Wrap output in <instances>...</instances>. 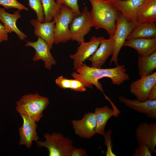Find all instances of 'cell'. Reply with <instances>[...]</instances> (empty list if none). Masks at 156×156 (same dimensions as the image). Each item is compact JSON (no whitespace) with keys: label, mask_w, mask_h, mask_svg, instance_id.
<instances>
[{"label":"cell","mask_w":156,"mask_h":156,"mask_svg":"<svg viewBox=\"0 0 156 156\" xmlns=\"http://www.w3.org/2000/svg\"><path fill=\"white\" fill-rule=\"evenodd\" d=\"M126 70L124 65H118L113 68H101L90 67L83 63L76 69L77 72H73L71 75L74 79L87 84L90 88H93V85H94L105 95L102 85L99 80L108 77L111 79V82L113 84L120 85L129 79V75L126 72Z\"/></svg>","instance_id":"6da1fadb"},{"label":"cell","mask_w":156,"mask_h":156,"mask_svg":"<svg viewBox=\"0 0 156 156\" xmlns=\"http://www.w3.org/2000/svg\"><path fill=\"white\" fill-rule=\"evenodd\" d=\"M92 6L91 12L93 27L96 29L103 28L109 37L113 36L119 12L113 4L104 0H89Z\"/></svg>","instance_id":"7a4b0ae2"},{"label":"cell","mask_w":156,"mask_h":156,"mask_svg":"<svg viewBox=\"0 0 156 156\" xmlns=\"http://www.w3.org/2000/svg\"><path fill=\"white\" fill-rule=\"evenodd\" d=\"M49 103L47 97L37 93L25 94L16 102V110L20 114L29 116L37 122L43 116V112Z\"/></svg>","instance_id":"3957f363"},{"label":"cell","mask_w":156,"mask_h":156,"mask_svg":"<svg viewBox=\"0 0 156 156\" xmlns=\"http://www.w3.org/2000/svg\"><path fill=\"white\" fill-rule=\"evenodd\" d=\"M45 140H38V147L44 146L49 150V156H70L74 148L73 141L68 137H64L62 134L53 132L51 134L46 133L44 134Z\"/></svg>","instance_id":"277c9868"},{"label":"cell","mask_w":156,"mask_h":156,"mask_svg":"<svg viewBox=\"0 0 156 156\" xmlns=\"http://www.w3.org/2000/svg\"><path fill=\"white\" fill-rule=\"evenodd\" d=\"M76 15L74 11L63 5H61L59 14L53 20L55 21L54 44L66 42L71 38L69 26Z\"/></svg>","instance_id":"5b68a950"},{"label":"cell","mask_w":156,"mask_h":156,"mask_svg":"<svg viewBox=\"0 0 156 156\" xmlns=\"http://www.w3.org/2000/svg\"><path fill=\"white\" fill-rule=\"evenodd\" d=\"M136 24L129 22L126 18L119 12L116 22V27L114 34L113 52L110 65L112 62L116 66L118 65V56L119 52L126 40Z\"/></svg>","instance_id":"8992f818"},{"label":"cell","mask_w":156,"mask_h":156,"mask_svg":"<svg viewBox=\"0 0 156 156\" xmlns=\"http://www.w3.org/2000/svg\"><path fill=\"white\" fill-rule=\"evenodd\" d=\"M93 27L90 12L87 6L82 9L81 14L74 17L69 25V28L71 38L70 40L76 41L80 44L84 41V36Z\"/></svg>","instance_id":"52a82bcc"},{"label":"cell","mask_w":156,"mask_h":156,"mask_svg":"<svg viewBox=\"0 0 156 156\" xmlns=\"http://www.w3.org/2000/svg\"><path fill=\"white\" fill-rule=\"evenodd\" d=\"M104 39L102 36L96 37L94 36L89 42H81L76 52L69 55L70 58L73 60L74 70L81 66L84 62L93 54L101 41Z\"/></svg>","instance_id":"ba28073f"},{"label":"cell","mask_w":156,"mask_h":156,"mask_svg":"<svg viewBox=\"0 0 156 156\" xmlns=\"http://www.w3.org/2000/svg\"><path fill=\"white\" fill-rule=\"evenodd\" d=\"M135 137L138 145L145 144L152 153H156V122L140 123L135 131Z\"/></svg>","instance_id":"9c48e42d"},{"label":"cell","mask_w":156,"mask_h":156,"mask_svg":"<svg viewBox=\"0 0 156 156\" xmlns=\"http://www.w3.org/2000/svg\"><path fill=\"white\" fill-rule=\"evenodd\" d=\"M155 85L156 71L132 82L129 86V91L137 100L144 101L148 100L151 90Z\"/></svg>","instance_id":"30bf717a"},{"label":"cell","mask_w":156,"mask_h":156,"mask_svg":"<svg viewBox=\"0 0 156 156\" xmlns=\"http://www.w3.org/2000/svg\"><path fill=\"white\" fill-rule=\"evenodd\" d=\"M20 115L23 122L18 129L20 137L19 143L28 148L31 146L33 141L37 142L39 139L36 131L37 125L36 120L24 114Z\"/></svg>","instance_id":"8fae6325"},{"label":"cell","mask_w":156,"mask_h":156,"mask_svg":"<svg viewBox=\"0 0 156 156\" xmlns=\"http://www.w3.org/2000/svg\"><path fill=\"white\" fill-rule=\"evenodd\" d=\"M25 46L31 47L35 50V53L32 59L34 62L42 60L44 62L45 67L48 70H50L52 66L56 64V61L50 52L49 46L40 37H38L36 41L27 42Z\"/></svg>","instance_id":"7c38bea8"},{"label":"cell","mask_w":156,"mask_h":156,"mask_svg":"<svg viewBox=\"0 0 156 156\" xmlns=\"http://www.w3.org/2000/svg\"><path fill=\"white\" fill-rule=\"evenodd\" d=\"M72 122L76 134L82 138L91 139L96 134L97 123L94 113H87L81 120H73Z\"/></svg>","instance_id":"4fadbf2b"},{"label":"cell","mask_w":156,"mask_h":156,"mask_svg":"<svg viewBox=\"0 0 156 156\" xmlns=\"http://www.w3.org/2000/svg\"><path fill=\"white\" fill-rule=\"evenodd\" d=\"M120 102L138 112L144 114L148 118L156 119V100H147L141 101L137 99H131L122 96L119 97Z\"/></svg>","instance_id":"5bb4252c"},{"label":"cell","mask_w":156,"mask_h":156,"mask_svg":"<svg viewBox=\"0 0 156 156\" xmlns=\"http://www.w3.org/2000/svg\"><path fill=\"white\" fill-rule=\"evenodd\" d=\"M114 37L105 38L100 43L99 47L95 53L87 60L91 63L92 67L101 68L107 58L112 55L113 52Z\"/></svg>","instance_id":"9a60e30c"},{"label":"cell","mask_w":156,"mask_h":156,"mask_svg":"<svg viewBox=\"0 0 156 156\" xmlns=\"http://www.w3.org/2000/svg\"><path fill=\"white\" fill-rule=\"evenodd\" d=\"M30 22L34 28V33L35 36L44 40L51 50L55 40V21L53 20L48 22L41 23L35 19H32Z\"/></svg>","instance_id":"2e32d148"},{"label":"cell","mask_w":156,"mask_h":156,"mask_svg":"<svg viewBox=\"0 0 156 156\" xmlns=\"http://www.w3.org/2000/svg\"><path fill=\"white\" fill-rule=\"evenodd\" d=\"M123 46L135 49L139 56H148L156 51V38H136L127 40Z\"/></svg>","instance_id":"e0dca14e"},{"label":"cell","mask_w":156,"mask_h":156,"mask_svg":"<svg viewBox=\"0 0 156 156\" xmlns=\"http://www.w3.org/2000/svg\"><path fill=\"white\" fill-rule=\"evenodd\" d=\"M21 17L19 11H16L14 14H11L7 12L4 8L0 7V20L4 24L7 32H15L21 40L23 41L27 36L18 28L16 25L17 20Z\"/></svg>","instance_id":"ac0fdd59"},{"label":"cell","mask_w":156,"mask_h":156,"mask_svg":"<svg viewBox=\"0 0 156 156\" xmlns=\"http://www.w3.org/2000/svg\"><path fill=\"white\" fill-rule=\"evenodd\" d=\"M145 0H124L114 2L115 8L122 14L129 22L137 24L136 15L138 8Z\"/></svg>","instance_id":"d6986e66"},{"label":"cell","mask_w":156,"mask_h":156,"mask_svg":"<svg viewBox=\"0 0 156 156\" xmlns=\"http://www.w3.org/2000/svg\"><path fill=\"white\" fill-rule=\"evenodd\" d=\"M136 21L137 23L156 22V0H145L142 3L137 11Z\"/></svg>","instance_id":"ffe728a7"},{"label":"cell","mask_w":156,"mask_h":156,"mask_svg":"<svg viewBox=\"0 0 156 156\" xmlns=\"http://www.w3.org/2000/svg\"><path fill=\"white\" fill-rule=\"evenodd\" d=\"M156 38V25L155 23H138L126 40L136 38Z\"/></svg>","instance_id":"44dd1931"},{"label":"cell","mask_w":156,"mask_h":156,"mask_svg":"<svg viewBox=\"0 0 156 156\" xmlns=\"http://www.w3.org/2000/svg\"><path fill=\"white\" fill-rule=\"evenodd\" d=\"M94 113L96 121V133L103 135L105 128L108 120L112 116L116 117L118 115L112 109L107 106L96 108Z\"/></svg>","instance_id":"7402d4cb"},{"label":"cell","mask_w":156,"mask_h":156,"mask_svg":"<svg viewBox=\"0 0 156 156\" xmlns=\"http://www.w3.org/2000/svg\"><path fill=\"white\" fill-rule=\"evenodd\" d=\"M138 65L140 78L153 73L156 69V51L148 56H139Z\"/></svg>","instance_id":"603a6c76"},{"label":"cell","mask_w":156,"mask_h":156,"mask_svg":"<svg viewBox=\"0 0 156 156\" xmlns=\"http://www.w3.org/2000/svg\"><path fill=\"white\" fill-rule=\"evenodd\" d=\"M56 84L60 88L64 89H70L76 92H83L89 86L84 82L74 79H68L62 75L58 77L55 80Z\"/></svg>","instance_id":"cb8c5ba5"},{"label":"cell","mask_w":156,"mask_h":156,"mask_svg":"<svg viewBox=\"0 0 156 156\" xmlns=\"http://www.w3.org/2000/svg\"><path fill=\"white\" fill-rule=\"evenodd\" d=\"M44 16V22L50 21L60 13L61 5L55 0H41Z\"/></svg>","instance_id":"d4e9b609"},{"label":"cell","mask_w":156,"mask_h":156,"mask_svg":"<svg viewBox=\"0 0 156 156\" xmlns=\"http://www.w3.org/2000/svg\"><path fill=\"white\" fill-rule=\"evenodd\" d=\"M29 7L36 13L37 20L40 22L44 21V16L41 0H28Z\"/></svg>","instance_id":"484cf974"},{"label":"cell","mask_w":156,"mask_h":156,"mask_svg":"<svg viewBox=\"0 0 156 156\" xmlns=\"http://www.w3.org/2000/svg\"><path fill=\"white\" fill-rule=\"evenodd\" d=\"M0 5L6 9L15 8L19 11L22 10L28 11V8L17 0H0Z\"/></svg>","instance_id":"4316f807"},{"label":"cell","mask_w":156,"mask_h":156,"mask_svg":"<svg viewBox=\"0 0 156 156\" xmlns=\"http://www.w3.org/2000/svg\"><path fill=\"white\" fill-rule=\"evenodd\" d=\"M56 2L58 4L66 6L73 10L76 16L81 14L78 4V0H56Z\"/></svg>","instance_id":"83f0119b"},{"label":"cell","mask_w":156,"mask_h":156,"mask_svg":"<svg viewBox=\"0 0 156 156\" xmlns=\"http://www.w3.org/2000/svg\"><path fill=\"white\" fill-rule=\"evenodd\" d=\"M139 146L136 148L134 153L133 155V156H151V153L148 146L145 144L139 145Z\"/></svg>","instance_id":"f1b7e54d"},{"label":"cell","mask_w":156,"mask_h":156,"mask_svg":"<svg viewBox=\"0 0 156 156\" xmlns=\"http://www.w3.org/2000/svg\"><path fill=\"white\" fill-rule=\"evenodd\" d=\"M112 131L111 130H108L106 132H105L103 135L105 138V143L107 146V151L106 156H112L110 152L112 153L111 150V143L110 138V135H111Z\"/></svg>","instance_id":"f546056e"},{"label":"cell","mask_w":156,"mask_h":156,"mask_svg":"<svg viewBox=\"0 0 156 156\" xmlns=\"http://www.w3.org/2000/svg\"><path fill=\"white\" fill-rule=\"evenodd\" d=\"M8 33L4 25L0 23V43L8 40Z\"/></svg>","instance_id":"4dcf8cb0"},{"label":"cell","mask_w":156,"mask_h":156,"mask_svg":"<svg viewBox=\"0 0 156 156\" xmlns=\"http://www.w3.org/2000/svg\"><path fill=\"white\" fill-rule=\"evenodd\" d=\"M87 155L85 150L81 148H74L71 151V156H86Z\"/></svg>","instance_id":"1f68e13d"},{"label":"cell","mask_w":156,"mask_h":156,"mask_svg":"<svg viewBox=\"0 0 156 156\" xmlns=\"http://www.w3.org/2000/svg\"><path fill=\"white\" fill-rule=\"evenodd\" d=\"M148 100H156V85H155L151 90L148 96Z\"/></svg>","instance_id":"d6a6232c"},{"label":"cell","mask_w":156,"mask_h":156,"mask_svg":"<svg viewBox=\"0 0 156 156\" xmlns=\"http://www.w3.org/2000/svg\"><path fill=\"white\" fill-rule=\"evenodd\" d=\"M107 1H108L110 3L113 4L114 2L118 1H122V0H104Z\"/></svg>","instance_id":"836d02e7"}]
</instances>
